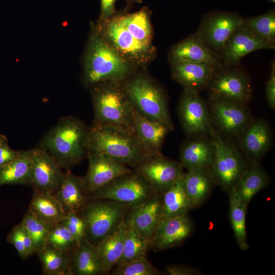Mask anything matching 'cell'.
I'll return each mask as SVG.
<instances>
[{
    "mask_svg": "<svg viewBox=\"0 0 275 275\" xmlns=\"http://www.w3.org/2000/svg\"><path fill=\"white\" fill-rule=\"evenodd\" d=\"M89 127L73 116L61 118L42 138L36 147L57 159L62 169L69 170L87 157Z\"/></svg>",
    "mask_w": 275,
    "mask_h": 275,
    "instance_id": "obj_1",
    "label": "cell"
},
{
    "mask_svg": "<svg viewBox=\"0 0 275 275\" xmlns=\"http://www.w3.org/2000/svg\"><path fill=\"white\" fill-rule=\"evenodd\" d=\"M88 152L106 154L132 169L150 155L134 134L115 127L94 124L89 127Z\"/></svg>",
    "mask_w": 275,
    "mask_h": 275,
    "instance_id": "obj_2",
    "label": "cell"
},
{
    "mask_svg": "<svg viewBox=\"0 0 275 275\" xmlns=\"http://www.w3.org/2000/svg\"><path fill=\"white\" fill-rule=\"evenodd\" d=\"M93 95V124L115 127L134 133L133 106L120 82L96 85Z\"/></svg>",
    "mask_w": 275,
    "mask_h": 275,
    "instance_id": "obj_3",
    "label": "cell"
},
{
    "mask_svg": "<svg viewBox=\"0 0 275 275\" xmlns=\"http://www.w3.org/2000/svg\"><path fill=\"white\" fill-rule=\"evenodd\" d=\"M130 73L129 65L119 52L99 37L91 41L87 57L84 80L89 85L121 82Z\"/></svg>",
    "mask_w": 275,
    "mask_h": 275,
    "instance_id": "obj_4",
    "label": "cell"
},
{
    "mask_svg": "<svg viewBox=\"0 0 275 275\" xmlns=\"http://www.w3.org/2000/svg\"><path fill=\"white\" fill-rule=\"evenodd\" d=\"M129 208L116 201L90 198L78 212L86 224L85 238L97 245L119 226Z\"/></svg>",
    "mask_w": 275,
    "mask_h": 275,
    "instance_id": "obj_5",
    "label": "cell"
},
{
    "mask_svg": "<svg viewBox=\"0 0 275 275\" xmlns=\"http://www.w3.org/2000/svg\"><path fill=\"white\" fill-rule=\"evenodd\" d=\"M211 136L214 152L210 169L215 184L229 193L236 188L250 163L234 143L224 138L215 129Z\"/></svg>",
    "mask_w": 275,
    "mask_h": 275,
    "instance_id": "obj_6",
    "label": "cell"
},
{
    "mask_svg": "<svg viewBox=\"0 0 275 275\" xmlns=\"http://www.w3.org/2000/svg\"><path fill=\"white\" fill-rule=\"evenodd\" d=\"M134 108L144 116L174 129L167 102L161 89L143 76H137L124 85Z\"/></svg>",
    "mask_w": 275,
    "mask_h": 275,
    "instance_id": "obj_7",
    "label": "cell"
},
{
    "mask_svg": "<svg viewBox=\"0 0 275 275\" xmlns=\"http://www.w3.org/2000/svg\"><path fill=\"white\" fill-rule=\"evenodd\" d=\"M157 195L147 181L133 170L99 188L90 198L112 200L133 207Z\"/></svg>",
    "mask_w": 275,
    "mask_h": 275,
    "instance_id": "obj_8",
    "label": "cell"
},
{
    "mask_svg": "<svg viewBox=\"0 0 275 275\" xmlns=\"http://www.w3.org/2000/svg\"><path fill=\"white\" fill-rule=\"evenodd\" d=\"M210 112L214 129L224 138L237 141L253 120L246 106L210 98Z\"/></svg>",
    "mask_w": 275,
    "mask_h": 275,
    "instance_id": "obj_9",
    "label": "cell"
},
{
    "mask_svg": "<svg viewBox=\"0 0 275 275\" xmlns=\"http://www.w3.org/2000/svg\"><path fill=\"white\" fill-rule=\"evenodd\" d=\"M178 115L188 138L211 135L214 131L210 110L199 93L184 90L179 104Z\"/></svg>",
    "mask_w": 275,
    "mask_h": 275,
    "instance_id": "obj_10",
    "label": "cell"
},
{
    "mask_svg": "<svg viewBox=\"0 0 275 275\" xmlns=\"http://www.w3.org/2000/svg\"><path fill=\"white\" fill-rule=\"evenodd\" d=\"M207 88L210 98L221 99L245 105L252 97L249 77L236 69H218Z\"/></svg>",
    "mask_w": 275,
    "mask_h": 275,
    "instance_id": "obj_11",
    "label": "cell"
},
{
    "mask_svg": "<svg viewBox=\"0 0 275 275\" xmlns=\"http://www.w3.org/2000/svg\"><path fill=\"white\" fill-rule=\"evenodd\" d=\"M180 162L164 157L161 153L148 156L133 170L156 193L161 194L183 177Z\"/></svg>",
    "mask_w": 275,
    "mask_h": 275,
    "instance_id": "obj_12",
    "label": "cell"
},
{
    "mask_svg": "<svg viewBox=\"0 0 275 275\" xmlns=\"http://www.w3.org/2000/svg\"><path fill=\"white\" fill-rule=\"evenodd\" d=\"M31 149L30 186L34 191L54 195L63 179L62 167L48 152L37 147Z\"/></svg>",
    "mask_w": 275,
    "mask_h": 275,
    "instance_id": "obj_13",
    "label": "cell"
},
{
    "mask_svg": "<svg viewBox=\"0 0 275 275\" xmlns=\"http://www.w3.org/2000/svg\"><path fill=\"white\" fill-rule=\"evenodd\" d=\"M87 158L89 167L82 179L90 196L116 178L133 171L105 153L88 152Z\"/></svg>",
    "mask_w": 275,
    "mask_h": 275,
    "instance_id": "obj_14",
    "label": "cell"
},
{
    "mask_svg": "<svg viewBox=\"0 0 275 275\" xmlns=\"http://www.w3.org/2000/svg\"><path fill=\"white\" fill-rule=\"evenodd\" d=\"M244 20L235 13L215 12L204 19L198 35L212 48L223 49L233 32L243 24Z\"/></svg>",
    "mask_w": 275,
    "mask_h": 275,
    "instance_id": "obj_15",
    "label": "cell"
},
{
    "mask_svg": "<svg viewBox=\"0 0 275 275\" xmlns=\"http://www.w3.org/2000/svg\"><path fill=\"white\" fill-rule=\"evenodd\" d=\"M237 142L250 163L258 162L271 145L272 133L268 124L262 119L253 120Z\"/></svg>",
    "mask_w": 275,
    "mask_h": 275,
    "instance_id": "obj_16",
    "label": "cell"
},
{
    "mask_svg": "<svg viewBox=\"0 0 275 275\" xmlns=\"http://www.w3.org/2000/svg\"><path fill=\"white\" fill-rule=\"evenodd\" d=\"M161 215V194H159L140 205L129 207L124 222L151 242Z\"/></svg>",
    "mask_w": 275,
    "mask_h": 275,
    "instance_id": "obj_17",
    "label": "cell"
},
{
    "mask_svg": "<svg viewBox=\"0 0 275 275\" xmlns=\"http://www.w3.org/2000/svg\"><path fill=\"white\" fill-rule=\"evenodd\" d=\"M188 214L161 219L151 240V248L162 251L182 243L193 231Z\"/></svg>",
    "mask_w": 275,
    "mask_h": 275,
    "instance_id": "obj_18",
    "label": "cell"
},
{
    "mask_svg": "<svg viewBox=\"0 0 275 275\" xmlns=\"http://www.w3.org/2000/svg\"><path fill=\"white\" fill-rule=\"evenodd\" d=\"M172 75L184 90L200 93L207 88L218 66L187 61L173 62Z\"/></svg>",
    "mask_w": 275,
    "mask_h": 275,
    "instance_id": "obj_19",
    "label": "cell"
},
{
    "mask_svg": "<svg viewBox=\"0 0 275 275\" xmlns=\"http://www.w3.org/2000/svg\"><path fill=\"white\" fill-rule=\"evenodd\" d=\"M274 46L266 42L242 24L230 36L223 50L224 59L231 65L246 54L262 49H274Z\"/></svg>",
    "mask_w": 275,
    "mask_h": 275,
    "instance_id": "obj_20",
    "label": "cell"
},
{
    "mask_svg": "<svg viewBox=\"0 0 275 275\" xmlns=\"http://www.w3.org/2000/svg\"><path fill=\"white\" fill-rule=\"evenodd\" d=\"M214 152L211 135L188 138L180 147L179 162L186 170L210 168Z\"/></svg>",
    "mask_w": 275,
    "mask_h": 275,
    "instance_id": "obj_21",
    "label": "cell"
},
{
    "mask_svg": "<svg viewBox=\"0 0 275 275\" xmlns=\"http://www.w3.org/2000/svg\"><path fill=\"white\" fill-rule=\"evenodd\" d=\"M132 123L135 135L148 154L160 153L164 139L170 129L163 124L141 115L134 107Z\"/></svg>",
    "mask_w": 275,
    "mask_h": 275,
    "instance_id": "obj_22",
    "label": "cell"
},
{
    "mask_svg": "<svg viewBox=\"0 0 275 275\" xmlns=\"http://www.w3.org/2000/svg\"><path fill=\"white\" fill-rule=\"evenodd\" d=\"M67 214L78 212L90 200L82 177L74 175L70 170L64 173L61 183L54 194Z\"/></svg>",
    "mask_w": 275,
    "mask_h": 275,
    "instance_id": "obj_23",
    "label": "cell"
},
{
    "mask_svg": "<svg viewBox=\"0 0 275 275\" xmlns=\"http://www.w3.org/2000/svg\"><path fill=\"white\" fill-rule=\"evenodd\" d=\"M105 31L107 38L118 52L136 61L147 59L150 47L135 39L125 27L120 17L109 20Z\"/></svg>",
    "mask_w": 275,
    "mask_h": 275,
    "instance_id": "obj_24",
    "label": "cell"
},
{
    "mask_svg": "<svg viewBox=\"0 0 275 275\" xmlns=\"http://www.w3.org/2000/svg\"><path fill=\"white\" fill-rule=\"evenodd\" d=\"M182 179L191 208L200 205L207 199L215 184L210 168L187 170Z\"/></svg>",
    "mask_w": 275,
    "mask_h": 275,
    "instance_id": "obj_25",
    "label": "cell"
},
{
    "mask_svg": "<svg viewBox=\"0 0 275 275\" xmlns=\"http://www.w3.org/2000/svg\"><path fill=\"white\" fill-rule=\"evenodd\" d=\"M70 275L104 274L95 245L85 238L70 253Z\"/></svg>",
    "mask_w": 275,
    "mask_h": 275,
    "instance_id": "obj_26",
    "label": "cell"
},
{
    "mask_svg": "<svg viewBox=\"0 0 275 275\" xmlns=\"http://www.w3.org/2000/svg\"><path fill=\"white\" fill-rule=\"evenodd\" d=\"M171 58L173 63L187 61L219 66L217 57L198 34L177 44L171 51Z\"/></svg>",
    "mask_w": 275,
    "mask_h": 275,
    "instance_id": "obj_27",
    "label": "cell"
},
{
    "mask_svg": "<svg viewBox=\"0 0 275 275\" xmlns=\"http://www.w3.org/2000/svg\"><path fill=\"white\" fill-rule=\"evenodd\" d=\"M127 229L123 221L114 232L95 246L104 274L109 273L120 259Z\"/></svg>",
    "mask_w": 275,
    "mask_h": 275,
    "instance_id": "obj_28",
    "label": "cell"
},
{
    "mask_svg": "<svg viewBox=\"0 0 275 275\" xmlns=\"http://www.w3.org/2000/svg\"><path fill=\"white\" fill-rule=\"evenodd\" d=\"M29 210L37 217L53 226L60 223L66 213L53 194L34 191Z\"/></svg>",
    "mask_w": 275,
    "mask_h": 275,
    "instance_id": "obj_29",
    "label": "cell"
},
{
    "mask_svg": "<svg viewBox=\"0 0 275 275\" xmlns=\"http://www.w3.org/2000/svg\"><path fill=\"white\" fill-rule=\"evenodd\" d=\"M182 178L161 194V219L186 214L191 209Z\"/></svg>",
    "mask_w": 275,
    "mask_h": 275,
    "instance_id": "obj_30",
    "label": "cell"
},
{
    "mask_svg": "<svg viewBox=\"0 0 275 275\" xmlns=\"http://www.w3.org/2000/svg\"><path fill=\"white\" fill-rule=\"evenodd\" d=\"M32 149L21 151L12 162L0 167V186L10 184L30 185Z\"/></svg>",
    "mask_w": 275,
    "mask_h": 275,
    "instance_id": "obj_31",
    "label": "cell"
},
{
    "mask_svg": "<svg viewBox=\"0 0 275 275\" xmlns=\"http://www.w3.org/2000/svg\"><path fill=\"white\" fill-rule=\"evenodd\" d=\"M268 178L258 162L250 163L249 168L235 189L247 205L256 194L264 189Z\"/></svg>",
    "mask_w": 275,
    "mask_h": 275,
    "instance_id": "obj_32",
    "label": "cell"
},
{
    "mask_svg": "<svg viewBox=\"0 0 275 275\" xmlns=\"http://www.w3.org/2000/svg\"><path fill=\"white\" fill-rule=\"evenodd\" d=\"M229 217L237 245L245 251L249 248L247 241L245 215L247 205L244 203L235 189L229 193Z\"/></svg>",
    "mask_w": 275,
    "mask_h": 275,
    "instance_id": "obj_33",
    "label": "cell"
},
{
    "mask_svg": "<svg viewBox=\"0 0 275 275\" xmlns=\"http://www.w3.org/2000/svg\"><path fill=\"white\" fill-rule=\"evenodd\" d=\"M71 253V252H70ZM70 253L64 252L47 243L36 253L45 275H70Z\"/></svg>",
    "mask_w": 275,
    "mask_h": 275,
    "instance_id": "obj_34",
    "label": "cell"
},
{
    "mask_svg": "<svg viewBox=\"0 0 275 275\" xmlns=\"http://www.w3.org/2000/svg\"><path fill=\"white\" fill-rule=\"evenodd\" d=\"M151 248L150 240L142 236L132 228L127 226L122 254L116 265L146 257Z\"/></svg>",
    "mask_w": 275,
    "mask_h": 275,
    "instance_id": "obj_35",
    "label": "cell"
},
{
    "mask_svg": "<svg viewBox=\"0 0 275 275\" xmlns=\"http://www.w3.org/2000/svg\"><path fill=\"white\" fill-rule=\"evenodd\" d=\"M119 17L125 27L135 39L150 47L151 29L149 14L146 8Z\"/></svg>",
    "mask_w": 275,
    "mask_h": 275,
    "instance_id": "obj_36",
    "label": "cell"
},
{
    "mask_svg": "<svg viewBox=\"0 0 275 275\" xmlns=\"http://www.w3.org/2000/svg\"><path fill=\"white\" fill-rule=\"evenodd\" d=\"M31 236L34 253L43 249L47 243V238L52 226L40 220L29 209L20 223Z\"/></svg>",
    "mask_w": 275,
    "mask_h": 275,
    "instance_id": "obj_37",
    "label": "cell"
},
{
    "mask_svg": "<svg viewBox=\"0 0 275 275\" xmlns=\"http://www.w3.org/2000/svg\"><path fill=\"white\" fill-rule=\"evenodd\" d=\"M243 24L258 37L274 46L275 12L273 9L258 16L244 19Z\"/></svg>",
    "mask_w": 275,
    "mask_h": 275,
    "instance_id": "obj_38",
    "label": "cell"
},
{
    "mask_svg": "<svg viewBox=\"0 0 275 275\" xmlns=\"http://www.w3.org/2000/svg\"><path fill=\"white\" fill-rule=\"evenodd\" d=\"M112 270L113 275H157V269L146 258H142L121 265Z\"/></svg>",
    "mask_w": 275,
    "mask_h": 275,
    "instance_id": "obj_39",
    "label": "cell"
},
{
    "mask_svg": "<svg viewBox=\"0 0 275 275\" xmlns=\"http://www.w3.org/2000/svg\"><path fill=\"white\" fill-rule=\"evenodd\" d=\"M47 243L66 252H71L77 244L68 230L61 223L53 226L47 238Z\"/></svg>",
    "mask_w": 275,
    "mask_h": 275,
    "instance_id": "obj_40",
    "label": "cell"
},
{
    "mask_svg": "<svg viewBox=\"0 0 275 275\" xmlns=\"http://www.w3.org/2000/svg\"><path fill=\"white\" fill-rule=\"evenodd\" d=\"M60 223L63 224L70 233L77 245L85 238L86 224L78 213H67Z\"/></svg>",
    "mask_w": 275,
    "mask_h": 275,
    "instance_id": "obj_41",
    "label": "cell"
},
{
    "mask_svg": "<svg viewBox=\"0 0 275 275\" xmlns=\"http://www.w3.org/2000/svg\"><path fill=\"white\" fill-rule=\"evenodd\" d=\"M7 241L14 246L19 256L23 260H25L29 257L24 245L22 226L20 223L12 228L7 235Z\"/></svg>",
    "mask_w": 275,
    "mask_h": 275,
    "instance_id": "obj_42",
    "label": "cell"
},
{
    "mask_svg": "<svg viewBox=\"0 0 275 275\" xmlns=\"http://www.w3.org/2000/svg\"><path fill=\"white\" fill-rule=\"evenodd\" d=\"M266 97L269 106L275 108V65L274 61L271 64L269 78L266 86Z\"/></svg>",
    "mask_w": 275,
    "mask_h": 275,
    "instance_id": "obj_43",
    "label": "cell"
},
{
    "mask_svg": "<svg viewBox=\"0 0 275 275\" xmlns=\"http://www.w3.org/2000/svg\"><path fill=\"white\" fill-rule=\"evenodd\" d=\"M21 151L11 149L6 143L0 147V167L6 165L17 159Z\"/></svg>",
    "mask_w": 275,
    "mask_h": 275,
    "instance_id": "obj_44",
    "label": "cell"
},
{
    "mask_svg": "<svg viewBox=\"0 0 275 275\" xmlns=\"http://www.w3.org/2000/svg\"><path fill=\"white\" fill-rule=\"evenodd\" d=\"M165 269L170 275H197L200 273L195 268L178 265H169Z\"/></svg>",
    "mask_w": 275,
    "mask_h": 275,
    "instance_id": "obj_45",
    "label": "cell"
},
{
    "mask_svg": "<svg viewBox=\"0 0 275 275\" xmlns=\"http://www.w3.org/2000/svg\"><path fill=\"white\" fill-rule=\"evenodd\" d=\"M101 16L103 19H108L115 12V3L117 0H100Z\"/></svg>",
    "mask_w": 275,
    "mask_h": 275,
    "instance_id": "obj_46",
    "label": "cell"
},
{
    "mask_svg": "<svg viewBox=\"0 0 275 275\" xmlns=\"http://www.w3.org/2000/svg\"><path fill=\"white\" fill-rule=\"evenodd\" d=\"M6 143H8L6 136L4 134H0V147Z\"/></svg>",
    "mask_w": 275,
    "mask_h": 275,
    "instance_id": "obj_47",
    "label": "cell"
},
{
    "mask_svg": "<svg viewBox=\"0 0 275 275\" xmlns=\"http://www.w3.org/2000/svg\"><path fill=\"white\" fill-rule=\"evenodd\" d=\"M126 1L128 4H130L135 2H139L140 0H126Z\"/></svg>",
    "mask_w": 275,
    "mask_h": 275,
    "instance_id": "obj_48",
    "label": "cell"
},
{
    "mask_svg": "<svg viewBox=\"0 0 275 275\" xmlns=\"http://www.w3.org/2000/svg\"><path fill=\"white\" fill-rule=\"evenodd\" d=\"M270 2H273V3H275V0H269Z\"/></svg>",
    "mask_w": 275,
    "mask_h": 275,
    "instance_id": "obj_49",
    "label": "cell"
}]
</instances>
